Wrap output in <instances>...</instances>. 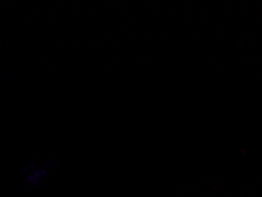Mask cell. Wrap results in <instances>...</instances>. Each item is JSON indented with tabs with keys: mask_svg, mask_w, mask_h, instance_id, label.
I'll return each instance as SVG.
<instances>
[{
	"mask_svg": "<svg viewBox=\"0 0 262 197\" xmlns=\"http://www.w3.org/2000/svg\"><path fill=\"white\" fill-rule=\"evenodd\" d=\"M48 173L49 168H45L43 164H31L28 167V183L37 185Z\"/></svg>",
	"mask_w": 262,
	"mask_h": 197,
	"instance_id": "cell-1",
	"label": "cell"
}]
</instances>
